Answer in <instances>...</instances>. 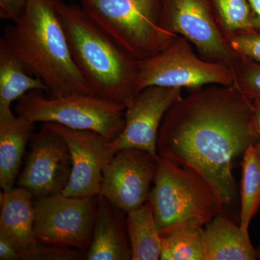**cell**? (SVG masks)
Returning a JSON list of instances; mask_svg holds the SVG:
<instances>
[{
	"instance_id": "cell-1",
	"label": "cell",
	"mask_w": 260,
	"mask_h": 260,
	"mask_svg": "<svg viewBox=\"0 0 260 260\" xmlns=\"http://www.w3.org/2000/svg\"><path fill=\"white\" fill-rule=\"evenodd\" d=\"M189 92L164 116L157 153L199 173L229 206L237 198L233 164L259 141L254 102L234 85Z\"/></svg>"
},
{
	"instance_id": "cell-2",
	"label": "cell",
	"mask_w": 260,
	"mask_h": 260,
	"mask_svg": "<svg viewBox=\"0 0 260 260\" xmlns=\"http://www.w3.org/2000/svg\"><path fill=\"white\" fill-rule=\"evenodd\" d=\"M62 0H28L23 14L5 28L3 40L47 87L49 97L90 93L77 68L59 7Z\"/></svg>"
},
{
	"instance_id": "cell-3",
	"label": "cell",
	"mask_w": 260,
	"mask_h": 260,
	"mask_svg": "<svg viewBox=\"0 0 260 260\" xmlns=\"http://www.w3.org/2000/svg\"><path fill=\"white\" fill-rule=\"evenodd\" d=\"M72 56L89 92L129 107L138 93L140 62L103 30L81 6L59 7Z\"/></svg>"
},
{
	"instance_id": "cell-4",
	"label": "cell",
	"mask_w": 260,
	"mask_h": 260,
	"mask_svg": "<svg viewBox=\"0 0 260 260\" xmlns=\"http://www.w3.org/2000/svg\"><path fill=\"white\" fill-rule=\"evenodd\" d=\"M148 201L161 237L181 227H203L225 213V205L203 176L159 155Z\"/></svg>"
},
{
	"instance_id": "cell-5",
	"label": "cell",
	"mask_w": 260,
	"mask_h": 260,
	"mask_svg": "<svg viewBox=\"0 0 260 260\" xmlns=\"http://www.w3.org/2000/svg\"><path fill=\"white\" fill-rule=\"evenodd\" d=\"M81 7L139 61L161 52L179 37L164 23L161 0H81Z\"/></svg>"
},
{
	"instance_id": "cell-6",
	"label": "cell",
	"mask_w": 260,
	"mask_h": 260,
	"mask_svg": "<svg viewBox=\"0 0 260 260\" xmlns=\"http://www.w3.org/2000/svg\"><path fill=\"white\" fill-rule=\"evenodd\" d=\"M42 90H32L20 98L17 115L32 122L56 123L80 130L96 132L116 140L124 127L126 108L90 93L46 97Z\"/></svg>"
},
{
	"instance_id": "cell-7",
	"label": "cell",
	"mask_w": 260,
	"mask_h": 260,
	"mask_svg": "<svg viewBox=\"0 0 260 260\" xmlns=\"http://www.w3.org/2000/svg\"><path fill=\"white\" fill-rule=\"evenodd\" d=\"M209 85H234L232 69L205 60L183 37H178L161 52L140 62L138 93L153 85L190 91Z\"/></svg>"
},
{
	"instance_id": "cell-8",
	"label": "cell",
	"mask_w": 260,
	"mask_h": 260,
	"mask_svg": "<svg viewBox=\"0 0 260 260\" xmlns=\"http://www.w3.org/2000/svg\"><path fill=\"white\" fill-rule=\"evenodd\" d=\"M36 242L88 250L97 210V196L63 194L34 198Z\"/></svg>"
},
{
	"instance_id": "cell-9",
	"label": "cell",
	"mask_w": 260,
	"mask_h": 260,
	"mask_svg": "<svg viewBox=\"0 0 260 260\" xmlns=\"http://www.w3.org/2000/svg\"><path fill=\"white\" fill-rule=\"evenodd\" d=\"M164 23L169 31L187 39L205 60L232 69L240 55L229 45L210 0H161Z\"/></svg>"
},
{
	"instance_id": "cell-10",
	"label": "cell",
	"mask_w": 260,
	"mask_h": 260,
	"mask_svg": "<svg viewBox=\"0 0 260 260\" xmlns=\"http://www.w3.org/2000/svg\"><path fill=\"white\" fill-rule=\"evenodd\" d=\"M158 169V155L121 149L103 169L99 194L127 213L148 201Z\"/></svg>"
},
{
	"instance_id": "cell-11",
	"label": "cell",
	"mask_w": 260,
	"mask_h": 260,
	"mask_svg": "<svg viewBox=\"0 0 260 260\" xmlns=\"http://www.w3.org/2000/svg\"><path fill=\"white\" fill-rule=\"evenodd\" d=\"M71 156L64 138L46 123L34 133L18 186L34 198L62 194L71 175Z\"/></svg>"
},
{
	"instance_id": "cell-12",
	"label": "cell",
	"mask_w": 260,
	"mask_h": 260,
	"mask_svg": "<svg viewBox=\"0 0 260 260\" xmlns=\"http://www.w3.org/2000/svg\"><path fill=\"white\" fill-rule=\"evenodd\" d=\"M181 88L148 86L140 90L126 108L125 124L120 135L110 142L113 154L124 148L157 153L159 129L169 109L182 98Z\"/></svg>"
},
{
	"instance_id": "cell-13",
	"label": "cell",
	"mask_w": 260,
	"mask_h": 260,
	"mask_svg": "<svg viewBox=\"0 0 260 260\" xmlns=\"http://www.w3.org/2000/svg\"><path fill=\"white\" fill-rule=\"evenodd\" d=\"M46 124L64 138L69 148L72 172L62 194L75 198L98 196L103 169L114 155L110 140L96 132L71 129L56 123Z\"/></svg>"
},
{
	"instance_id": "cell-14",
	"label": "cell",
	"mask_w": 260,
	"mask_h": 260,
	"mask_svg": "<svg viewBox=\"0 0 260 260\" xmlns=\"http://www.w3.org/2000/svg\"><path fill=\"white\" fill-rule=\"evenodd\" d=\"M126 213L102 195H98L96 217L86 259H132Z\"/></svg>"
},
{
	"instance_id": "cell-15",
	"label": "cell",
	"mask_w": 260,
	"mask_h": 260,
	"mask_svg": "<svg viewBox=\"0 0 260 260\" xmlns=\"http://www.w3.org/2000/svg\"><path fill=\"white\" fill-rule=\"evenodd\" d=\"M34 196L23 188L1 193L0 236L11 241L20 253L35 244Z\"/></svg>"
},
{
	"instance_id": "cell-16",
	"label": "cell",
	"mask_w": 260,
	"mask_h": 260,
	"mask_svg": "<svg viewBox=\"0 0 260 260\" xmlns=\"http://www.w3.org/2000/svg\"><path fill=\"white\" fill-rule=\"evenodd\" d=\"M35 124L14 114L0 118V186L3 191L14 187Z\"/></svg>"
},
{
	"instance_id": "cell-17",
	"label": "cell",
	"mask_w": 260,
	"mask_h": 260,
	"mask_svg": "<svg viewBox=\"0 0 260 260\" xmlns=\"http://www.w3.org/2000/svg\"><path fill=\"white\" fill-rule=\"evenodd\" d=\"M204 229L207 260H255L259 253L248 231L236 225L224 214L217 215Z\"/></svg>"
},
{
	"instance_id": "cell-18",
	"label": "cell",
	"mask_w": 260,
	"mask_h": 260,
	"mask_svg": "<svg viewBox=\"0 0 260 260\" xmlns=\"http://www.w3.org/2000/svg\"><path fill=\"white\" fill-rule=\"evenodd\" d=\"M32 90L47 93V87L0 38V118L13 114L12 104Z\"/></svg>"
},
{
	"instance_id": "cell-19",
	"label": "cell",
	"mask_w": 260,
	"mask_h": 260,
	"mask_svg": "<svg viewBox=\"0 0 260 260\" xmlns=\"http://www.w3.org/2000/svg\"><path fill=\"white\" fill-rule=\"evenodd\" d=\"M132 260L160 259L162 237L155 224L151 203L148 201L126 213Z\"/></svg>"
},
{
	"instance_id": "cell-20",
	"label": "cell",
	"mask_w": 260,
	"mask_h": 260,
	"mask_svg": "<svg viewBox=\"0 0 260 260\" xmlns=\"http://www.w3.org/2000/svg\"><path fill=\"white\" fill-rule=\"evenodd\" d=\"M242 159L239 225L248 231L251 220L260 208L259 141L246 149Z\"/></svg>"
},
{
	"instance_id": "cell-21",
	"label": "cell",
	"mask_w": 260,
	"mask_h": 260,
	"mask_svg": "<svg viewBox=\"0 0 260 260\" xmlns=\"http://www.w3.org/2000/svg\"><path fill=\"white\" fill-rule=\"evenodd\" d=\"M161 237L160 259L207 260L203 227H181Z\"/></svg>"
},
{
	"instance_id": "cell-22",
	"label": "cell",
	"mask_w": 260,
	"mask_h": 260,
	"mask_svg": "<svg viewBox=\"0 0 260 260\" xmlns=\"http://www.w3.org/2000/svg\"><path fill=\"white\" fill-rule=\"evenodd\" d=\"M219 26L226 39L255 30L254 15L247 0H210Z\"/></svg>"
},
{
	"instance_id": "cell-23",
	"label": "cell",
	"mask_w": 260,
	"mask_h": 260,
	"mask_svg": "<svg viewBox=\"0 0 260 260\" xmlns=\"http://www.w3.org/2000/svg\"><path fill=\"white\" fill-rule=\"evenodd\" d=\"M232 70L234 86L251 100L260 102V64L241 56Z\"/></svg>"
},
{
	"instance_id": "cell-24",
	"label": "cell",
	"mask_w": 260,
	"mask_h": 260,
	"mask_svg": "<svg viewBox=\"0 0 260 260\" xmlns=\"http://www.w3.org/2000/svg\"><path fill=\"white\" fill-rule=\"evenodd\" d=\"M86 249L49 245L36 242L20 253L21 260H80L86 259Z\"/></svg>"
},
{
	"instance_id": "cell-25",
	"label": "cell",
	"mask_w": 260,
	"mask_h": 260,
	"mask_svg": "<svg viewBox=\"0 0 260 260\" xmlns=\"http://www.w3.org/2000/svg\"><path fill=\"white\" fill-rule=\"evenodd\" d=\"M227 40L233 50L239 55L260 64V31L239 32Z\"/></svg>"
},
{
	"instance_id": "cell-26",
	"label": "cell",
	"mask_w": 260,
	"mask_h": 260,
	"mask_svg": "<svg viewBox=\"0 0 260 260\" xmlns=\"http://www.w3.org/2000/svg\"><path fill=\"white\" fill-rule=\"evenodd\" d=\"M28 0H0L1 20L15 22L23 14Z\"/></svg>"
},
{
	"instance_id": "cell-27",
	"label": "cell",
	"mask_w": 260,
	"mask_h": 260,
	"mask_svg": "<svg viewBox=\"0 0 260 260\" xmlns=\"http://www.w3.org/2000/svg\"><path fill=\"white\" fill-rule=\"evenodd\" d=\"M0 259H20V251L11 241L0 236Z\"/></svg>"
},
{
	"instance_id": "cell-28",
	"label": "cell",
	"mask_w": 260,
	"mask_h": 260,
	"mask_svg": "<svg viewBox=\"0 0 260 260\" xmlns=\"http://www.w3.org/2000/svg\"><path fill=\"white\" fill-rule=\"evenodd\" d=\"M254 15L255 30L260 31V0H247Z\"/></svg>"
},
{
	"instance_id": "cell-29",
	"label": "cell",
	"mask_w": 260,
	"mask_h": 260,
	"mask_svg": "<svg viewBox=\"0 0 260 260\" xmlns=\"http://www.w3.org/2000/svg\"><path fill=\"white\" fill-rule=\"evenodd\" d=\"M254 102V110H255V114L256 121H257L258 128L259 132V145H260V102L257 101H253Z\"/></svg>"
}]
</instances>
